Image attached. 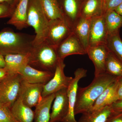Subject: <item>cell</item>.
Masks as SVG:
<instances>
[{
	"label": "cell",
	"instance_id": "16",
	"mask_svg": "<svg viewBox=\"0 0 122 122\" xmlns=\"http://www.w3.org/2000/svg\"><path fill=\"white\" fill-rule=\"evenodd\" d=\"M29 0H19L7 24L12 25L19 30L28 26L27 22Z\"/></svg>",
	"mask_w": 122,
	"mask_h": 122
},
{
	"label": "cell",
	"instance_id": "2",
	"mask_svg": "<svg viewBox=\"0 0 122 122\" xmlns=\"http://www.w3.org/2000/svg\"><path fill=\"white\" fill-rule=\"evenodd\" d=\"M35 36L16 33L10 29L0 32V53L4 57L9 54H26L33 47Z\"/></svg>",
	"mask_w": 122,
	"mask_h": 122
},
{
	"label": "cell",
	"instance_id": "36",
	"mask_svg": "<svg viewBox=\"0 0 122 122\" xmlns=\"http://www.w3.org/2000/svg\"><path fill=\"white\" fill-rule=\"evenodd\" d=\"M5 66L4 57L0 53V68H4Z\"/></svg>",
	"mask_w": 122,
	"mask_h": 122
},
{
	"label": "cell",
	"instance_id": "20",
	"mask_svg": "<svg viewBox=\"0 0 122 122\" xmlns=\"http://www.w3.org/2000/svg\"><path fill=\"white\" fill-rule=\"evenodd\" d=\"M32 108L25 105L19 96L10 108L12 113L19 122H33L34 112Z\"/></svg>",
	"mask_w": 122,
	"mask_h": 122
},
{
	"label": "cell",
	"instance_id": "13",
	"mask_svg": "<svg viewBox=\"0 0 122 122\" xmlns=\"http://www.w3.org/2000/svg\"><path fill=\"white\" fill-rule=\"evenodd\" d=\"M59 59H63L72 55L86 54V52L78 38L72 32L56 48Z\"/></svg>",
	"mask_w": 122,
	"mask_h": 122
},
{
	"label": "cell",
	"instance_id": "9",
	"mask_svg": "<svg viewBox=\"0 0 122 122\" xmlns=\"http://www.w3.org/2000/svg\"><path fill=\"white\" fill-rule=\"evenodd\" d=\"M44 85L29 83L22 79L19 96L25 105L30 108L35 107L42 98Z\"/></svg>",
	"mask_w": 122,
	"mask_h": 122
},
{
	"label": "cell",
	"instance_id": "15",
	"mask_svg": "<svg viewBox=\"0 0 122 122\" xmlns=\"http://www.w3.org/2000/svg\"><path fill=\"white\" fill-rule=\"evenodd\" d=\"M54 73L37 69L28 64L20 70L18 74L22 79L29 83L45 85L53 77Z\"/></svg>",
	"mask_w": 122,
	"mask_h": 122
},
{
	"label": "cell",
	"instance_id": "7",
	"mask_svg": "<svg viewBox=\"0 0 122 122\" xmlns=\"http://www.w3.org/2000/svg\"><path fill=\"white\" fill-rule=\"evenodd\" d=\"M72 32V29L63 18L53 20L49 22L46 41L56 48Z\"/></svg>",
	"mask_w": 122,
	"mask_h": 122
},
{
	"label": "cell",
	"instance_id": "32",
	"mask_svg": "<svg viewBox=\"0 0 122 122\" xmlns=\"http://www.w3.org/2000/svg\"><path fill=\"white\" fill-rule=\"evenodd\" d=\"M116 93L117 101L122 100V77L118 78Z\"/></svg>",
	"mask_w": 122,
	"mask_h": 122
},
{
	"label": "cell",
	"instance_id": "37",
	"mask_svg": "<svg viewBox=\"0 0 122 122\" xmlns=\"http://www.w3.org/2000/svg\"><path fill=\"white\" fill-rule=\"evenodd\" d=\"M115 11L122 16V2L115 9Z\"/></svg>",
	"mask_w": 122,
	"mask_h": 122
},
{
	"label": "cell",
	"instance_id": "18",
	"mask_svg": "<svg viewBox=\"0 0 122 122\" xmlns=\"http://www.w3.org/2000/svg\"><path fill=\"white\" fill-rule=\"evenodd\" d=\"M29 53L26 54H9L5 56L4 68L8 74H18L20 70L28 64Z\"/></svg>",
	"mask_w": 122,
	"mask_h": 122
},
{
	"label": "cell",
	"instance_id": "25",
	"mask_svg": "<svg viewBox=\"0 0 122 122\" xmlns=\"http://www.w3.org/2000/svg\"><path fill=\"white\" fill-rule=\"evenodd\" d=\"M49 21L63 18L58 0H39Z\"/></svg>",
	"mask_w": 122,
	"mask_h": 122
},
{
	"label": "cell",
	"instance_id": "19",
	"mask_svg": "<svg viewBox=\"0 0 122 122\" xmlns=\"http://www.w3.org/2000/svg\"><path fill=\"white\" fill-rule=\"evenodd\" d=\"M55 97V93L44 97L36 105L34 111V122H50L51 105Z\"/></svg>",
	"mask_w": 122,
	"mask_h": 122
},
{
	"label": "cell",
	"instance_id": "21",
	"mask_svg": "<svg viewBox=\"0 0 122 122\" xmlns=\"http://www.w3.org/2000/svg\"><path fill=\"white\" fill-rule=\"evenodd\" d=\"M91 20L80 17L73 28V32L81 42L86 52L89 47Z\"/></svg>",
	"mask_w": 122,
	"mask_h": 122
},
{
	"label": "cell",
	"instance_id": "34",
	"mask_svg": "<svg viewBox=\"0 0 122 122\" xmlns=\"http://www.w3.org/2000/svg\"><path fill=\"white\" fill-rule=\"evenodd\" d=\"M19 0H0V3H5L16 8Z\"/></svg>",
	"mask_w": 122,
	"mask_h": 122
},
{
	"label": "cell",
	"instance_id": "3",
	"mask_svg": "<svg viewBox=\"0 0 122 122\" xmlns=\"http://www.w3.org/2000/svg\"><path fill=\"white\" fill-rule=\"evenodd\" d=\"M59 60L56 48L45 41L32 48L28 65L40 70L54 72Z\"/></svg>",
	"mask_w": 122,
	"mask_h": 122
},
{
	"label": "cell",
	"instance_id": "33",
	"mask_svg": "<svg viewBox=\"0 0 122 122\" xmlns=\"http://www.w3.org/2000/svg\"><path fill=\"white\" fill-rule=\"evenodd\" d=\"M111 106L113 110L122 111V100L116 101Z\"/></svg>",
	"mask_w": 122,
	"mask_h": 122
},
{
	"label": "cell",
	"instance_id": "8",
	"mask_svg": "<svg viewBox=\"0 0 122 122\" xmlns=\"http://www.w3.org/2000/svg\"><path fill=\"white\" fill-rule=\"evenodd\" d=\"M87 70L83 68H78L74 72V78L67 89L69 111L66 117L62 122H77L75 119L74 109L78 88V82L81 79L87 76Z\"/></svg>",
	"mask_w": 122,
	"mask_h": 122
},
{
	"label": "cell",
	"instance_id": "14",
	"mask_svg": "<svg viewBox=\"0 0 122 122\" xmlns=\"http://www.w3.org/2000/svg\"><path fill=\"white\" fill-rule=\"evenodd\" d=\"M109 50L106 44L89 46L86 54L93 63L95 77L106 73V62Z\"/></svg>",
	"mask_w": 122,
	"mask_h": 122
},
{
	"label": "cell",
	"instance_id": "11",
	"mask_svg": "<svg viewBox=\"0 0 122 122\" xmlns=\"http://www.w3.org/2000/svg\"><path fill=\"white\" fill-rule=\"evenodd\" d=\"M84 0H58L63 18L72 29L80 17Z\"/></svg>",
	"mask_w": 122,
	"mask_h": 122
},
{
	"label": "cell",
	"instance_id": "12",
	"mask_svg": "<svg viewBox=\"0 0 122 122\" xmlns=\"http://www.w3.org/2000/svg\"><path fill=\"white\" fill-rule=\"evenodd\" d=\"M67 89H62L55 93L50 122H62L66 117L69 111Z\"/></svg>",
	"mask_w": 122,
	"mask_h": 122
},
{
	"label": "cell",
	"instance_id": "30",
	"mask_svg": "<svg viewBox=\"0 0 122 122\" xmlns=\"http://www.w3.org/2000/svg\"><path fill=\"white\" fill-rule=\"evenodd\" d=\"M122 2V0H103L104 14L107 12L115 10Z\"/></svg>",
	"mask_w": 122,
	"mask_h": 122
},
{
	"label": "cell",
	"instance_id": "29",
	"mask_svg": "<svg viewBox=\"0 0 122 122\" xmlns=\"http://www.w3.org/2000/svg\"><path fill=\"white\" fill-rule=\"evenodd\" d=\"M15 7L5 3H0V18L11 17Z\"/></svg>",
	"mask_w": 122,
	"mask_h": 122
},
{
	"label": "cell",
	"instance_id": "27",
	"mask_svg": "<svg viewBox=\"0 0 122 122\" xmlns=\"http://www.w3.org/2000/svg\"><path fill=\"white\" fill-rule=\"evenodd\" d=\"M106 45L109 50L122 62V40L119 33L109 35Z\"/></svg>",
	"mask_w": 122,
	"mask_h": 122
},
{
	"label": "cell",
	"instance_id": "31",
	"mask_svg": "<svg viewBox=\"0 0 122 122\" xmlns=\"http://www.w3.org/2000/svg\"><path fill=\"white\" fill-rule=\"evenodd\" d=\"M106 122H122V111H113L107 118Z\"/></svg>",
	"mask_w": 122,
	"mask_h": 122
},
{
	"label": "cell",
	"instance_id": "17",
	"mask_svg": "<svg viewBox=\"0 0 122 122\" xmlns=\"http://www.w3.org/2000/svg\"><path fill=\"white\" fill-rule=\"evenodd\" d=\"M118 78L109 85L102 92L89 111H95L102 109L107 106H111L117 100L116 91Z\"/></svg>",
	"mask_w": 122,
	"mask_h": 122
},
{
	"label": "cell",
	"instance_id": "6",
	"mask_svg": "<svg viewBox=\"0 0 122 122\" xmlns=\"http://www.w3.org/2000/svg\"><path fill=\"white\" fill-rule=\"evenodd\" d=\"M66 65L64 60L59 59L54 75L47 83L44 85L42 94V97L56 93L63 89H67L73 78L66 76L64 73Z\"/></svg>",
	"mask_w": 122,
	"mask_h": 122
},
{
	"label": "cell",
	"instance_id": "24",
	"mask_svg": "<svg viewBox=\"0 0 122 122\" xmlns=\"http://www.w3.org/2000/svg\"><path fill=\"white\" fill-rule=\"evenodd\" d=\"M104 15L108 36L119 33L122 27V16L115 10L107 12Z\"/></svg>",
	"mask_w": 122,
	"mask_h": 122
},
{
	"label": "cell",
	"instance_id": "38",
	"mask_svg": "<svg viewBox=\"0 0 122 122\" xmlns=\"http://www.w3.org/2000/svg\"><path fill=\"white\" fill-rule=\"evenodd\" d=\"M1 106H2V105H1V103H0V107H1Z\"/></svg>",
	"mask_w": 122,
	"mask_h": 122
},
{
	"label": "cell",
	"instance_id": "5",
	"mask_svg": "<svg viewBox=\"0 0 122 122\" xmlns=\"http://www.w3.org/2000/svg\"><path fill=\"white\" fill-rule=\"evenodd\" d=\"M22 79L19 74H8L0 84V103L11 108L19 97Z\"/></svg>",
	"mask_w": 122,
	"mask_h": 122
},
{
	"label": "cell",
	"instance_id": "23",
	"mask_svg": "<svg viewBox=\"0 0 122 122\" xmlns=\"http://www.w3.org/2000/svg\"><path fill=\"white\" fill-rule=\"evenodd\" d=\"M113 111L111 105L93 111L83 113L77 122H106Z\"/></svg>",
	"mask_w": 122,
	"mask_h": 122
},
{
	"label": "cell",
	"instance_id": "28",
	"mask_svg": "<svg viewBox=\"0 0 122 122\" xmlns=\"http://www.w3.org/2000/svg\"><path fill=\"white\" fill-rule=\"evenodd\" d=\"M0 122H19L14 117L10 108L2 106L0 107Z\"/></svg>",
	"mask_w": 122,
	"mask_h": 122
},
{
	"label": "cell",
	"instance_id": "4",
	"mask_svg": "<svg viewBox=\"0 0 122 122\" xmlns=\"http://www.w3.org/2000/svg\"><path fill=\"white\" fill-rule=\"evenodd\" d=\"M27 19L28 26H32L35 30L36 35L33 44L36 46L46 41L49 26V21L39 0H29Z\"/></svg>",
	"mask_w": 122,
	"mask_h": 122
},
{
	"label": "cell",
	"instance_id": "26",
	"mask_svg": "<svg viewBox=\"0 0 122 122\" xmlns=\"http://www.w3.org/2000/svg\"><path fill=\"white\" fill-rule=\"evenodd\" d=\"M106 72L116 77H122V62L109 50L106 62Z\"/></svg>",
	"mask_w": 122,
	"mask_h": 122
},
{
	"label": "cell",
	"instance_id": "35",
	"mask_svg": "<svg viewBox=\"0 0 122 122\" xmlns=\"http://www.w3.org/2000/svg\"><path fill=\"white\" fill-rule=\"evenodd\" d=\"M7 75L8 73L4 68H0V84L3 79Z\"/></svg>",
	"mask_w": 122,
	"mask_h": 122
},
{
	"label": "cell",
	"instance_id": "1",
	"mask_svg": "<svg viewBox=\"0 0 122 122\" xmlns=\"http://www.w3.org/2000/svg\"><path fill=\"white\" fill-rule=\"evenodd\" d=\"M118 78L106 72L95 77L91 83L86 87H78L75 106V115L89 111L102 92Z\"/></svg>",
	"mask_w": 122,
	"mask_h": 122
},
{
	"label": "cell",
	"instance_id": "22",
	"mask_svg": "<svg viewBox=\"0 0 122 122\" xmlns=\"http://www.w3.org/2000/svg\"><path fill=\"white\" fill-rule=\"evenodd\" d=\"M103 15V0H84L80 17L91 19Z\"/></svg>",
	"mask_w": 122,
	"mask_h": 122
},
{
	"label": "cell",
	"instance_id": "10",
	"mask_svg": "<svg viewBox=\"0 0 122 122\" xmlns=\"http://www.w3.org/2000/svg\"><path fill=\"white\" fill-rule=\"evenodd\" d=\"M108 36L104 15L91 19L89 47L106 44Z\"/></svg>",
	"mask_w": 122,
	"mask_h": 122
}]
</instances>
